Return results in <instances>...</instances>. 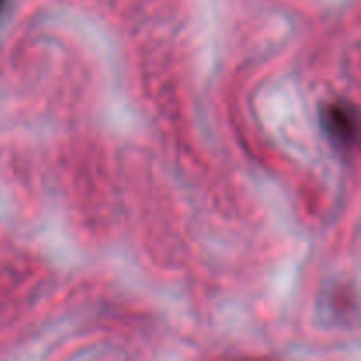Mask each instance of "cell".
Returning a JSON list of instances; mask_svg holds the SVG:
<instances>
[{
    "label": "cell",
    "mask_w": 361,
    "mask_h": 361,
    "mask_svg": "<svg viewBox=\"0 0 361 361\" xmlns=\"http://www.w3.org/2000/svg\"><path fill=\"white\" fill-rule=\"evenodd\" d=\"M321 126L337 150L351 152L358 145L360 115L351 102L337 101L324 106L321 109Z\"/></svg>",
    "instance_id": "1"
},
{
    "label": "cell",
    "mask_w": 361,
    "mask_h": 361,
    "mask_svg": "<svg viewBox=\"0 0 361 361\" xmlns=\"http://www.w3.org/2000/svg\"><path fill=\"white\" fill-rule=\"evenodd\" d=\"M6 2H7V0H0V13H2L4 7H6Z\"/></svg>",
    "instance_id": "2"
}]
</instances>
